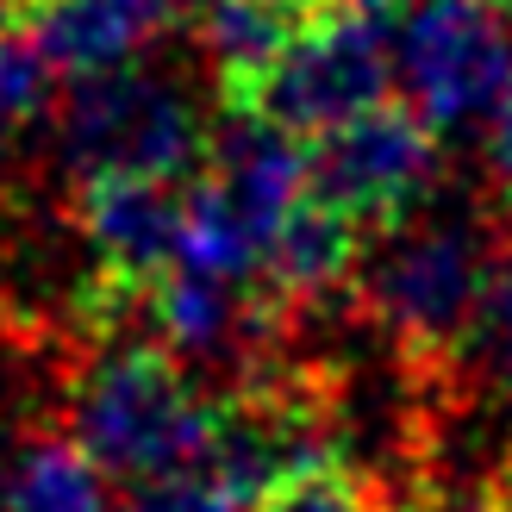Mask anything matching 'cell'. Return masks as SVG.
I'll use <instances>...</instances> for the list:
<instances>
[{
  "mask_svg": "<svg viewBox=\"0 0 512 512\" xmlns=\"http://www.w3.org/2000/svg\"><path fill=\"white\" fill-rule=\"evenodd\" d=\"M500 238L506 232L488 213L431 200L419 219H406L400 232L369 244L350 300L400 350V363L425 375L456 369L475 338L481 300H488Z\"/></svg>",
  "mask_w": 512,
  "mask_h": 512,
  "instance_id": "cell-1",
  "label": "cell"
},
{
  "mask_svg": "<svg viewBox=\"0 0 512 512\" xmlns=\"http://www.w3.org/2000/svg\"><path fill=\"white\" fill-rule=\"evenodd\" d=\"M219 438V400L188 381V363L138 338L107 350L69 388V444L132 494L163 481H200Z\"/></svg>",
  "mask_w": 512,
  "mask_h": 512,
  "instance_id": "cell-2",
  "label": "cell"
},
{
  "mask_svg": "<svg viewBox=\"0 0 512 512\" xmlns=\"http://www.w3.org/2000/svg\"><path fill=\"white\" fill-rule=\"evenodd\" d=\"M57 157L82 182H194L219 132H207L200 100L163 63H119L107 75L63 82L57 100Z\"/></svg>",
  "mask_w": 512,
  "mask_h": 512,
  "instance_id": "cell-3",
  "label": "cell"
},
{
  "mask_svg": "<svg viewBox=\"0 0 512 512\" xmlns=\"http://www.w3.org/2000/svg\"><path fill=\"white\" fill-rule=\"evenodd\" d=\"M394 69L400 57L375 7H363V0H313V13L300 19L288 50L269 63V75L244 94V107L232 119L313 150L319 138L388 107Z\"/></svg>",
  "mask_w": 512,
  "mask_h": 512,
  "instance_id": "cell-4",
  "label": "cell"
},
{
  "mask_svg": "<svg viewBox=\"0 0 512 512\" xmlns=\"http://www.w3.org/2000/svg\"><path fill=\"white\" fill-rule=\"evenodd\" d=\"M306 200V150L281 132L225 119L207 163L188 182V232H182V269L250 281L263 288V263L281 238V225Z\"/></svg>",
  "mask_w": 512,
  "mask_h": 512,
  "instance_id": "cell-5",
  "label": "cell"
},
{
  "mask_svg": "<svg viewBox=\"0 0 512 512\" xmlns=\"http://www.w3.org/2000/svg\"><path fill=\"white\" fill-rule=\"evenodd\" d=\"M438 175H444V138L400 100L306 150V194L344 225H356L369 244L419 219L438 200Z\"/></svg>",
  "mask_w": 512,
  "mask_h": 512,
  "instance_id": "cell-6",
  "label": "cell"
},
{
  "mask_svg": "<svg viewBox=\"0 0 512 512\" xmlns=\"http://www.w3.org/2000/svg\"><path fill=\"white\" fill-rule=\"evenodd\" d=\"M406 107L438 138L500 119L512 94V13L500 0H419L394 38Z\"/></svg>",
  "mask_w": 512,
  "mask_h": 512,
  "instance_id": "cell-7",
  "label": "cell"
},
{
  "mask_svg": "<svg viewBox=\"0 0 512 512\" xmlns=\"http://www.w3.org/2000/svg\"><path fill=\"white\" fill-rule=\"evenodd\" d=\"M75 232H82L100 294H138L182 263L188 182H82L75 188Z\"/></svg>",
  "mask_w": 512,
  "mask_h": 512,
  "instance_id": "cell-8",
  "label": "cell"
},
{
  "mask_svg": "<svg viewBox=\"0 0 512 512\" xmlns=\"http://www.w3.org/2000/svg\"><path fill=\"white\" fill-rule=\"evenodd\" d=\"M306 13H313V0H207V13L194 19V50L225 119L269 75V63L288 50Z\"/></svg>",
  "mask_w": 512,
  "mask_h": 512,
  "instance_id": "cell-9",
  "label": "cell"
},
{
  "mask_svg": "<svg viewBox=\"0 0 512 512\" xmlns=\"http://www.w3.org/2000/svg\"><path fill=\"white\" fill-rule=\"evenodd\" d=\"M0 512H125L113 481L69 438H38L0 469Z\"/></svg>",
  "mask_w": 512,
  "mask_h": 512,
  "instance_id": "cell-10",
  "label": "cell"
},
{
  "mask_svg": "<svg viewBox=\"0 0 512 512\" xmlns=\"http://www.w3.org/2000/svg\"><path fill=\"white\" fill-rule=\"evenodd\" d=\"M57 100H63V75L38 57V44L13 32L0 44V163L32 138L57 125Z\"/></svg>",
  "mask_w": 512,
  "mask_h": 512,
  "instance_id": "cell-11",
  "label": "cell"
},
{
  "mask_svg": "<svg viewBox=\"0 0 512 512\" xmlns=\"http://www.w3.org/2000/svg\"><path fill=\"white\" fill-rule=\"evenodd\" d=\"M463 363L488 381L500 400H512V232L500 238L494 275H488V300H481V319H475V338L463 350Z\"/></svg>",
  "mask_w": 512,
  "mask_h": 512,
  "instance_id": "cell-12",
  "label": "cell"
},
{
  "mask_svg": "<svg viewBox=\"0 0 512 512\" xmlns=\"http://www.w3.org/2000/svg\"><path fill=\"white\" fill-rule=\"evenodd\" d=\"M256 512H388V500H381L375 481H363L338 456V463H319L294 481H281Z\"/></svg>",
  "mask_w": 512,
  "mask_h": 512,
  "instance_id": "cell-13",
  "label": "cell"
},
{
  "mask_svg": "<svg viewBox=\"0 0 512 512\" xmlns=\"http://www.w3.org/2000/svg\"><path fill=\"white\" fill-rule=\"evenodd\" d=\"M125 512H250L244 500H232L213 481H163V488H144L125 500Z\"/></svg>",
  "mask_w": 512,
  "mask_h": 512,
  "instance_id": "cell-14",
  "label": "cell"
},
{
  "mask_svg": "<svg viewBox=\"0 0 512 512\" xmlns=\"http://www.w3.org/2000/svg\"><path fill=\"white\" fill-rule=\"evenodd\" d=\"M488 169H494V188H500V200L512 207V94H506L500 119H494V138H488Z\"/></svg>",
  "mask_w": 512,
  "mask_h": 512,
  "instance_id": "cell-15",
  "label": "cell"
},
{
  "mask_svg": "<svg viewBox=\"0 0 512 512\" xmlns=\"http://www.w3.org/2000/svg\"><path fill=\"white\" fill-rule=\"evenodd\" d=\"M19 32V0H0V44Z\"/></svg>",
  "mask_w": 512,
  "mask_h": 512,
  "instance_id": "cell-16",
  "label": "cell"
},
{
  "mask_svg": "<svg viewBox=\"0 0 512 512\" xmlns=\"http://www.w3.org/2000/svg\"><path fill=\"white\" fill-rule=\"evenodd\" d=\"M363 7H375V13H388V7H419V0H363Z\"/></svg>",
  "mask_w": 512,
  "mask_h": 512,
  "instance_id": "cell-17",
  "label": "cell"
}]
</instances>
